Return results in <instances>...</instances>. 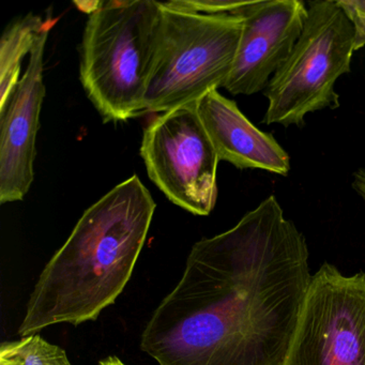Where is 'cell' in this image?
<instances>
[{
  "mask_svg": "<svg viewBox=\"0 0 365 365\" xmlns=\"http://www.w3.org/2000/svg\"><path fill=\"white\" fill-rule=\"evenodd\" d=\"M354 27V51L365 46V0H339Z\"/></svg>",
  "mask_w": 365,
  "mask_h": 365,
  "instance_id": "14",
  "label": "cell"
},
{
  "mask_svg": "<svg viewBox=\"0 0 365 365\" xmlns=\"http://www.w3.org/2000/svg\"><path fill=\"white\" fill-rule=\"evenodd\" d=\"M352 187L360 194L361 197L365 200V168H361L354 173Z\"/></svg>",
  "mask_w": 365,
  "mask_h": 365,
  "instance_id": "15",
  "label": "cell"
},
{
  "mask_svg": "<svg viewBox=\"0 0 365 365\" xmlns=\"http://www.w3.org/2000/svg\"><path fill=\"white\" fill-rule=\"evenodd\" d=\"M247 1L239 0H173L168 1V5L183 11L192 14H232L238 11Z\"/></svg>",
  "mask_w": 365,
  "mask_h": 365,
  "instance_id": "13",
  "label": "cell"
},
{
  "mask_svg": "<svg viewBox=\"0 0 365 365\" xmlns=\"http://www.w3.org/2000/svg\"><path fill=\"white\" fill-rule=\"evenodd\" d=\"M196 110L220 161L287 176L289 155L271 134L255 127L236 102L213 91L196 102Z\"/></svg>",
  "mask_w": 365,
  "mask_h": 365,
  "instance_id": "10",
  "label": "cell"
},
{
  "mask_svg": "<svg viewBox=\"0 0 365 365\" xmlns=\"http://www.w3.org/2000/svg\"><path fill=\"white\" fill-rule=\"evenodd\" d=\"M48 18L29 54L26 72L0 106V202L24 200L35 179L36 142L46 97L44 51L56 24Z\"/></svg>",
  "mask_w": 365,
  "mask_h": 365,
  "instance_id": "8",
  "label": "cell"
},
{
  "mask_svg": "<svg viewBox=\"0 0 365 365\" xmlns=\"http://www.w3.org/2000/svg\"><path fill=\"white\" fill-rule=\"evenodd\" d=\"M155 207L138 175L91 205L42 270L19 335L93 322L114 304L131 279Z\"/></svg>",
  "mask_w": 365,
  "mask_h": 365,
  "instance_id": "2",
  "label": "cell"
},
{
  "mask_svg": "<svg viewBox=\"0 0 365 365\" xmlns=\"http://www.w3.org/2000/svg\"><path fill=\"white\" fill-rule=\"evenodd\" d=\"M243 20L232 73L224 85L232 95L264 91L294 50L304 29L307 8L300 0L247 1L235 12Z\"/></svg>",
  "mask_w": 365,
  "mask_h": 365,
  "instance_id": "9",
  "label": "cell"
},
{
  "mask_svg": "<svg viewBox=\"0 0 365 365\" xmlns=\"http://www.w3.org/2000/svg\"><path fill=\"white\" fill-rule=\"evenodd\" d=\"M74 5L83 12H87L91 16L93 12L97 11L100 7H101L102 1H86V3H80V1H76Z\"/></svg>",
  "mask_w": 365,
  "mask_h": 365,
  "instance_id": "16",
  "label": "cell"
},
{
  "mask_svg": "<svg viewBox=\"0 0 365 365\" xmlns=\"http://www.w3.org/2000/svg\"><path fill=\"white\" fill-rule=\"evenodd\" d=\"M163 29L161 1H102L85 25L83 88L104 123L146 113L147 91Z\"/></svg>",
  "mask_w": 365,
  "mask_h": 365,
  "instance_id": "3",
  "label": "cell"
},
{
  "mask_svg": "<svg viewBox=\"0 0 365 365\" xmlns=\"http://www.w3.org/2000/svg\"><path fill=\"white\" fill-rule=\"evenodd\" d=\"M48 20L31 14L14 21L0 40V106L20 82L21 63L31 54Z\"/></svg>",
  "mask_w": 365,
  "mask_h": 365,
  "instance_id": "11",
  "label": "cell"
},
{
  "mask_svg": "<svg viewBox=\"0 0 365 365\" xmlns=\"http://www.w3.org/2000/svg\"><path fill=\"white\" fill-rule=\"evenodd\" d=\"M98 365H128L116 356H110L100 361Z\"/></svg>",
  "mask_w": 365,
  "mask_h": 365,
  "instance_id": "17",
  "label": "cell"
},
{
  "mask_svg": "<svg viewBox=\"0 0 365 365\" xmlns=\"http://www.w3.org/2000/svg\"><path fill=\"white\" fill-rule=\"evenodd\" d=\"M354 38L339 1L309 3L300 38L264 89L268 108L262 123L302 127L309 113L339 108L335 83L350 71Z\"/></svg>",
  "mask_w": 365,
  "mask_h": 365,
  "instance_id": "5",
  "label": "cell"
},
{
  "mask_svg": "<svg viewBox=\"0 0 365 365\" xmlns=\"http://www.w3.org/2000/svg\"><path fill=\"white\" fill-rule=\"evenodd\" d=\"M311 279L304 236L269 196L194 243L140 349L159 365H284Z\"/></svg>",
  "mask_w": 365,
  "mask_h": 365,
  "instance_id": "1",
  "label": "cell"
},
{
  "mask_svg": "<svg viewBox=\"0 0 365 365\" xmlns=\"http://www.w3.org/2000/svg\"><path fill=\"white\" fill-rule=\"evenodd\" d=\"M0 365H72L63 348L29 335L0 346Z\"/></svg>",
  "mask_w": 365,
  "mask_h": 365,
  "instance_id": "12",
  "label": "cell"
},
{
  "mask_svg": "<svg viewBox=\"0 0 365 365\" xmlns=\"http://www.w3.org/2000/svg\"><path fill=\"white\" fill-rule=\"evenodd\" d=\"M140 155L149 178L177 206L209 215L217 197L219 155L196 103L155 117L145 128Z\"/></svg>",
  "mask_w": 365,
  "mask_h": 365,
  "instance_id": "7",
  "label": "cell"
},
{
  "mask_svg": "<svg viewBox=\"0 0 365 365\" xmlns=\"http://www.w3.org/2000/svg\"><path fill=\"white\" fill-rule=\"evenodd\" d=\"M163 29L146 113L196 103L227 82L243 31L236 14H192L162 3Z\"/></svg>",
  "mask_w": 365,
  "mask_h": 365,
  "instance_id": "4",
  "label": "cell"
},
{
  "mask_svg": "<svg viewBox=\"0 0 365 365\" xmlns=\"http://www.w3.org/2000/svg\"><path fill=\"white\" fill-rule=\"evenodd\" d=\"M284 365H365V272L312 275Z\"/></svg>",
  "mask_w": 365,
  "mask_h": 365,
  "instance_id": "6",
  "label": "cell"
}]
</instances>
